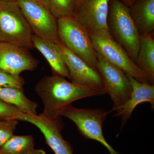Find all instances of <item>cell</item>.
<instances>
[{"label": "cell", "instance_id": "8", "mask_svg": "<svg viewBox=\"0 0 154 154\" xmlns=\"http://www.w3.org/2000/svg\"><path fill=\"white\" fill-rule=\"evenodd\" d=\"M14 1L21 8L33 34L56 44L60 42L57 19L47 6L37 0Z\"/></svg>", "mask_w": 154, "mask_h": 154}, {"label": "cell", "instance_id": "6", "mask_svg": "<svg viewBox=\"0 0 154 154\" xmlns=\"http://www.w3.org/2000/svg\"><path fill=\"white\" fill-rule=\"evenodd\" d=\"M111 110L103 109H84L69 105L62 116L72 121L76 125L80 134L89 139L94 140L102 144L110 154H121L107 142L103 135L102 126Z\"/></svg>", "mask_w": 154, "mask_h": 154}, {"label": "cell", "instance_id": "7", "mask_svg": "<svg viewBox=\"0 0 154 154\" xmlns=\"http://www.w3.org/2000/svg\"><path fill=\"white\" fill-rule=\"evenodd\" d=\"M97 70L101 75L104 88L113 101L111 111L119 112L130 98L132 89L126 74L97 53Z\"/></svg>", "mask_w": 154, "mask_h": 154}, {"label": "cell", "instance_id": "12", "mask_svg": "<svg viewBox=\"0 0 154 154\" xmlns=\"http://www.w3.org/2000/svg\"><path fill=\"white\" fill-rule=\"evenodd\" d=\"M110 0H82L75 17L90 33L108 31L107 17Z\"/></svg>", "mask_w": 154, "mask_h": 154}, {"label": "cell", "instance_id": "16", "mask_svg": "<svg viewBox=\"0 0 154 154\" xmlns=\"http://www.w3.org/2000/svg\"><path fill=\"white\" fill-rule=\"evenodd\" d=\"M135 63L154 82V39L152 33L141 35L138 53Z\"/></svg>", "mask_w": 154, "mask_h": 154}, {"label": "cell", "instance_id": "15", "mask_svg": "<svg viewBox=\"0 0 154 154\" xmlns=\"http://www.w3.org/2000/svg\"><path fill=\"white\" fill-rule=\"evenodd\" d=\"M129 8L140 34L152 33L154 30V0H136Z\"/></svg>", "mask_w": 154, "mask_h": 154}, {"label": "cell", "instance_id": "5", "mask_svg": "<svg viewBox=\"0 0 154 154\" xmlns=\"http://www.w3.org/2000/svg\"><path fill=\"white\" fill-rule=\"evenodd\" d=\"M89 33L95 51L105 60L139 82L154 85L147 75L137 66L123 47L113 39L109 31Z\"/></svg>", "mask_w": 154, "mask_h": 154}, {"label": "cell", "instance_id": "11", "mask_svg": "<svg viewBox=\"0 0 154 154\" xmlns=\"http://www.w3.org/2000/svg\"><path fill=\"white\" fill-rule=\"evenodd\" d=\"M58 48L69 71L72 82L81 85L104 89L102 77L99 72L73 53L61 42Z\"/></svg>", "mask_w": 154, "mask_h": 154}, {"label": "cell", "instance_id": "22", "mask_svg": "<svg viewBox=\"0 0 154 154\" xmlns=\"http://www.w3.org/2000/svg\"><path fill=\"white\" fill-rule=\"evenodd\" d=\"M25 114L18 108L0 100V119L4 120L15 119L19 121Z\"/></svg>", "mask_w": 154, "mask_h": 154}, {"label": "cell", "instance_id": "25", "mask_svg": "<svg viewBox=\"0 0 154 154\" xmlns=\"http://www.w3.org/2000/svg\"><path fill=\"white\" fill-rule=\"evenodd\" d=\"M82 1V0H77V8H78L79 7V6L80 5V4H81Z\"/></svg>", "mask_w": 154, "mask_h": 154}, {"label": "cell", "instance_id": "9", "mask_svg": "<svg viewBox=\"0 0 154 154\" xmlns=\"http://www.w3.org/2000/svg\"><path fill=\"white\" fill-rule=\"evenodd\" d=\"M19 121L27 122L38 128L44 135L46 143L55 154H74L70 144L62 135L63 125L60 118L54 120L47 118L42 113L38 115L25 114Z\"/></svg>", "mask_w": 154, "mask_h": 154}, {"label": "cell", "instance_id": "18", "mask_svg": "<svg viewBox=\"0 0 154 154\" xmlns=\"http://www.w3.org/2000/svg\"><path fill=\"white\" fill-rule=\"evenodd\" d=\"M34 141L31 135H14L0 149L6 154H46L43 150L34 148Z\"/></svg>", "mask_w": 154, "mask_h": 154}, {"label": "cell", "instance_id": "14", "mask_svg": "<svg viewBox=\"0 0 154 154\" xmlns=\"http://www.w3.org/2000/svg\"><path fill=\"white\" fill-rule=\"evenodd\" d=\"M33 47L44 56L52 69L53 75L70 79L68 70L57 44L33 34Z\"/></svg>", "mask_w": 154, "mask_h": 154}, {"label": "cell", "instance_id": "19", "mask_svg": "<svg viewBox=\"0 0 154 154\" xmlns=\"http://www.w3.org/2000/svg\"><path fill=\"white\" fill-rule=\"evenodd\" d=\"M48 8L57 19L75 16L77 9V0H49Z\"/></svg>", "mask_w": 154, "mask_h": 154}, {"label": "cell", "instance_id": "1", "mask_svg": "<svg viewBox=\"0 0 154 154\" xmlns=\"http://www.w3.org/2000/svg\"><path fill=\"white\" fill-rule=\"evenodd\" d=\"M35 91L44 105L42 113L54 120L60 118L73 102L106 94L105 89L78 85L68 82L64 77L54 75L45 76L39 80L35 86Z\"/></svg>", "mask_w": 154, "mask_h": 154}, {"label": "cell", "instance_id": "26", "mask_svg": "<svg viewBox=\"0 0 154 154\" xmlns=\"http://www.w3.org/2000/svg\"><path fill=\"white\" fill-rule=\"evenodd\" d=\"M0 154H5V153L3 152L1 149H0Z\"/></svg>", "mask_w": 154, "mask_h": 154}, {"label": "cell", "instance_id": "2", "mask_svg": "<svg viewBox=\"0 0 154 154\" xmlns=\"http://www.w3.org/2000/svg\"><path fill=\"white\" fill-rule=\"evenodd\" d=\"M107 24L110 35L135 62L139 50L140 35L129 8L119 0H110Z\"/></svg>", "mask_w": 154, "mask_h": 154}, {"label": "cell", "instance_id": "24", "mask_svg": "<svg viewBox=\"0 0 154 154\" xmlns=\"http://www.w3.org/2000/svg\"><path fill=\"white\" fill-rule=\"evenodd\" d=\"M39 2H41L42 4L45 5L48 7V3H49V0H37Z\"/></svg>", "mask_w": 154, "mask_h": 154}, {"label": "cell", "instance_id": "21", "mask_svg": "<svg viewBox=\"0 0 154 154\" xmlns=\"http://www.w3.org/2000/svg\"><path fill=\"white\" fill-rule=\"evenodd\" d=\"M18 123L15 119L5 120L0 125V148L14 135Z\"/></svg>", "mask_w": 154, "mask_h": 154}, {"label": "cell", "instance_id": "20", "mask_svg": "<svg viewBox=\"0 0 154 154\" xmlns=\"http://www.w3.org/2000/svg\"><path fill=\"white\" fill-rule=\"evenodd\" d=\"M25 79L20 75L0 69V87L17 88L23 91Z\"/></svg>", "mask_w": 154, "mask_h": 154}, {"label": "cell", "instance_id": "10", "mask_svg": "<svg viewBox=\"0 0 154 154\" xmlns=\"http://www.w3.org/2000/svg\"><path fill=\"white\" fill-rule=\"evenodd\" d=\"M38 64L28 48L0 42V69L19 75L25 71L35 70Z\"/></svg>", "mask_w": 154, "mask_h": 154}, {"label": "cell", "instance_id": "23", "mask_svg": "<svg viewBox=\"0 0 154 154\" xmlns=\"http://www.w3.org/2000/svg\"><path fill=\"white\" fill-rule=\"evenodd\" d=\"M119 1L124 4L128 8H130L136 0H119Z\"/></svg>", "mask_w": 154, "mask_h": 154}, {"label": "cell", "instance_id": "17", "mask_svg": "<svg viewBox=\"0 0 154 154\" xmlns=\"http://www.w3.org/2000/svg\"><path fill=\"white\" fill-rule=\"evenodd\" d=\"M0 100L16 107L27 115H37V103L28 99L22 90L0 87Z\"/></svg>", "mask_w": 154, "mask_h": 154}, {"label": "cell", "instance_id": "27", "mask_svg": "<svg viewBox=\"0 0 154 154\" xmlns=\"http://www.w3.org/2000/svg\"><path fill=\"white\" fill-rule=\"evenodd\" d=\"M11 1V0H0V2H2V1Z\"/></svg>", "mask_w": 154, "mask_h": 154}, {"label": "cell", "instance_id": "3", "mask_svg": "<svg viewBox=\"0 0 154 154\" xmlns=\"http://www.w3.org/2000/svg\"><path fill=\"white\" fill-rule=\"evenodd\" d=\"M33 32L17 2H0V42L28 48L33 47Z\"/></svg>", "mask_w": 154, "mask_h": 154}, {"label": "cell", "instance_id": "4", "mask_svg": "<svg viewBox=\"0 0 154 154\" xmlns=\"http://www.w3.org/2000/svg\"><path fill=\"white\" fill-rule=\"evenodd\" d=\"M57 22L61 43L98 71L97 53L87 29L75 16L57 19Z\"/></svg>", "mask_w": 154, "mask_h": 154}, {"label": "cell", "instance_id": "28", "mask_svg": "<svg viewBox=\"0 0 154 154\" xmlns=\"http://www.w3.org/2000/svg\"><path fill=\"white\" fill-rule=\"evenodd\" d=\"M2 122H3L2 121H1V120H0V125H1L2 124Z\"/></svg>", "mask_w": 154, "mask_h": 154}, {"label": "cell", "instance_id": "13", "mask_svg": "<svg viewBox=\"0 0 154 154\" xmlns=\"http://www.w3.org/2000/svg\"><path fill=\"white\" fill-rule=\"evenodd\" d=\"M126 75L131 84L132 91L129 100L115 115L121 117L120 131L131 117L133 112L138 105L148 102L150 103L152 109L153 110L154 108V85L140 82L131 76Z\"/></svg>", "mask_w": 154, "mask_h": 154}]
</instances>
